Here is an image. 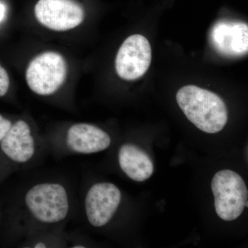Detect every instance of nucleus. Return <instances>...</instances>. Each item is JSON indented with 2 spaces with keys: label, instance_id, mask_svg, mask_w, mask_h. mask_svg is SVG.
Here are the masks:
<instances>
[{
  "label": "nucleus",
  "instance_id": "obj_12",
  "mask_svg": "<svg viewBox=\"0 0 248 248\" xmlns=\"http://www.w3.org/2000/svg\"><path fill=\"white\" fill-rule=\"evenodd\" d=\"M10 79L6 70L0 65V97H3L9 89Z\"/></svg>",
  "mask_w": 248,
  "mask_h": 248
},
{
  "label": "nucleus",
  "instance_id": "obj_9",
  "mask_svg": "<svg viewBox=\"0 0 248 248\" xmlns=\"http://www.w3.org/2000/svg\"><path fill=\"white\" fill-rule=\"evenodd\" d=\"M65 141L73 153L90 155L107 150L110 146L111 138L107 132L96 125L78 123L68 128Z\"/></svg>",
  "mask_w": 248,
  "mask_h": 248
},
{
  "label": "nucleus",
  "instance_id": "obj_1",
  "mask_svg": "<svg viewBox=\"0 0 248 248\" xmlns=\"http://www.w3.org/2000/svg\"><path fill=\"white\" fill-rule=\"evenodd\" d=\"M187 120L204 133L216 134L228 122V109L219 96L193 85L184 86L176 96Z\"/></svg>",
  "mask_w": 248,
  "mask_h": 248
},
{
  "label": "nucleus",
  "instance_id": "obj_15",
  "mask_svg": "<svg viewBox=\"0 0 248 248\" xmlns=\"http://www.w3.org/2000/svg\"><path fill=\"white\" fill-rule=\"evenodd\" d=\"M73 248H85V246H81V245H80V244H77V245H75L74 246H73Z\"/></svg>",
  "mask_w": 248,
  "mask_h": 248
},
{
  "label": "nucleus",
  "instance_id": "obj_5",
  "mask_svg": "<svg viewBox=\"0 0 248 248\" xmlns=\"http://www.w3.org/2000/svg\"><path fill=\"white\" fill-rule=\"evenodd\" d=\"M152 50L144 36L133 35L121 46L115 60L117 75L122 79L133 81L143 76L151 66Z\"/></svg>",
  "mask_w": 248,
  "mask_h": 248
},
{
  "label": "nucleus",
  "instance_id": "obj_13",
  "mask_svg": "<svg viewBox=\"0 0 248 248\" xmlns=\"http://www.w3.org/2000/svg\"><path fill=\"white\" fill-rule=\"evenodd\" d=\"M11 121L0 115V142L4 139L12 125Z\"/></svg>",
  "mask_w": 248,
  "mask_h": 248
},
{
  "label": "nucleus",
  "instance_id": "obj_8",
  "mask_svg": "<svg viewBox=\"0 0 248 248\" xmlns=\"http://www.w3.org/2000/svg\"><path fill=\"white\" fill-rule=\"evenodd\" d=\"M210 40L218 53L225 56L246 55L248 49V27L244 22L221 21L214 25Z\"/></svg>",
  "mask_w": 248,
  "mask_h": 248
},
{
  "label": "nucleus",
  "instance_id": "obj_7",
  "mask_svg": "<svg viewBox=\"0 0 248 248\" xmlns=\"http://www.w3.org/2000/svg\"><path fill=\"white\" fill-rule=\"evenodd\" d=\"M122 201V193L115 184L97 183L90 187L85 197L86 218L95 228L106 226L117 212Z\"/></svg>",
  "mask_w": 248,
  "mask_h": 248
},
{
  "label": "nucleus",
  "instance_id": "obj_10",
  "mask_svg": "<svg viewBox=\"0 0 248 248\" xmlns=\"http://www.w3.org/2000/svg\"><path fill=\"white\" fill-rule=\"evenodd\" d=\"M0 143L4 154L16 164H26L35 154V138L30 125L24 120L12 124Z\"/></svg>",
  "mask_w": 248,
  "mask_h": 248
},
{
  "label": "nucleus",
  "instance_id": "obj_4",
  "mask_svg": "<svg viewBox=\"0 0 248 248\" xmlns=\"http://www.w3.org/2000/svg\"><path fill=\"white\" fill-rule=\"evenodd\" d=\"M67 76L64 58L55 52H45L31 61L26 73L28 86L39 95L53 94L60 89Z\"/></svg>",
  "mask_w": 248,
  "mask_h": 248
},
{
  "label": "nucleus",
  "instance_id": "obj_14",
  "mask_svg": "<svg viewBox=\"0 0 248 248\" xmlns=\"http://www.w3.org/2000/svg\"><path fill=\"white\" fill-rule=\"evenodd\" d=\"M5 11H6V9H5L4 5L0 4V22L2 20L4 17Z\"/></svg>",
  "mask_w": 248,
  "mask_h": 248
},
{
  "label": "nucleus",
  "instance_id": "obj_11",
  "mask_svg": "<svg viewBox=\"0 0 248 248\" xmlns=\"http://www.w3.org/2000/svg\"><path fill=\"white\" fill-rule=\"evenodd\" d=\"M118 160L122 171L135 182H144L154 172V165L149 155L133 143H125L121 146Z\"/></svg>",
  "mask_w": 248,
  "mask_h": 248
},
{
  "label": "nucleus",
  "instance_id": "obj_6",
  "mask_svg": "<svg viewBox=\"0 0 248 248\" xmlns=\"http://www.w3.org/2000/svg\"><path fill=\"white\" fill-rule=\"evenodd\" d=\"M35 15L41 24L56 31L75 29L85 17L84 9L75 0H39Z\"/></svg>",
  "mask_w": 248,
  "mask_h": 248
},
{
  "label": "nucleus",
  "instance_id": "obj_2",
  "mask_svg": "<svg viewBox=\"0 0 248 248\" xmlns=\"http://www.w3.org/2000/svg\"><path fill=\"white\" fill-rule=\"evenodd\" d=\"M24 204L31 216L44 224L61 223L69 213V196L60 183L42 182L32 186L26 192Z\"/></svg>",
  "mask_w": 248,
  "mask_h": 248
},
{
  "label": "nucleus",
  "instance_id": "obj_3",
  "mask_svg": "<svg viewBox=\"0 0 248 248\" xmlns=\"http://www.w3.org/2000/svg\"><path fill=\"white\" fill-rule=\"evenodd\" d=\"M211 188L217 215L226 221L239 218L248 203L247 186L243 178L231 170H222L214 176Z\"/></svg>",
  "mask_w": 248,
  "mask_h": 248
}]
</instances>
